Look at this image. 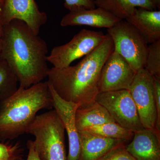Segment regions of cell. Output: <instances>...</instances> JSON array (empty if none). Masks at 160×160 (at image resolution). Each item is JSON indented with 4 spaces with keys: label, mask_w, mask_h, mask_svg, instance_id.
<instances>
[{
    "label": "cell",
    "mask_w": 160,
    "mask_h": 160,
    "mask_svg": "<svg viewBox=\"0 0 160 160\" xmlns=\"http://www.w3.org/2000/svg\"><path fill=\"white\" fill-rule=\"evenodd\" d=\"M126 149L137 160H160V136L150 129L143 128L134 132Z\"/></svg>",
    "instance_id": "14"
},
{
    "label": "cell",
    "mask_w": 160,
    "mask_h": 160,
    "mask_svg": "<svg viewBox=\"0 0 160 160\" xmlns=\"http://www.w3.org/2000/svg\"><path fill=\"white\" fill-rule=\"evenodd\" d=\"M95 101L104 106L115 122L132 132L144 128L129 90L101 92Z\"/></svg>",
    "instance_id": "8"
},
{
    "label": "cell",
    "mask_w": 160,
    "mask_h": 160,
    "mask_svg": "<svg viewBox=\"0 0 160 160\" xmlns=\"http://www.w3.org/2000/svg\"><path fill=\"white\" fill-rule=\"evenodd\" d=\"M106 36L102 31L82 29L68 43L53 47L47 56V62L56 68L68 67L75 60L93 51L102 42Z\"/></svg>",
    "instance_id": "6"
},
{
    "label": "cell",
    "mask_w": 160,
    "mask_h": 160,
    "mask_svg": "<svg viewBox=\"0 0 160 160\" xmlns=\"http://www.w3.org/2000/svg\"><path fill=\"white\" fill-rule=\"evenodd\" d=\"M144 128L157 133V112L156 106L153 76L145 68L139 70L129 89Z\"/></svg>",
    "instance_id": "7"
},
{
    "label": "cell",
    "mask_w": 160,
    "mask_h": 160,
    "mask_svg": "<svg viewBox=\"0 0 160 160\" xmlns=\"http://www.w3.org/2000/svg\"><path fill=\"white\" fill-rule=\"evenodd\" d=\"M64 6L69 11L76 8L93 9L96 7L94 0H64Z\"/></svg>",
    "instance_id": "23"
},
{
    "label": "cell",
    "mask_w": 160,
    "mask_h": 160,
    "mask_svg": "<svg viewBox=\"0 0 160 160\" xmlns=\"http://www.w3.org/2000/svg\"><path fill=\"white\" fill-rule=\"evenodd\" d=\"M102 137L122 140L127 142L132 138L134 132L116 122H111L92 127L83 130Z\"/></svg>",
    "instance_id": "18"
},
{
    "label": "cell",
    "mask_w": 160,
    "mask_h": 160,
    "mask_svg": "<svg viewBox=\"0 0 160 160\" xmlns=\"http://www.w3.org/2000/svg\"><path fill=\"white\" fill-rule=\"evenodd\" d=\"M80 150L77 160H99L126 141L102 137L86 131H79Z\"/></svg>",
    "instance_id": "13"
},
{
    "label": "cell",
    "mask_w": 160,
    "mask_h": 160,
    "mask_svg": "<svg viewBox=\"0 0 160 160\" xmlns=\"http://www.w3.org/2000/svg\"><path fill=\"white\" fill-rule=\"evenodd\" d=\"M46 42L25 22L13 20L4 28L0 59L5 60L23 89L42 82L49 69Z\"/></svg>",
    "instance_id": "1"
},
{
    "label": "cell",
    "mask_w": 160,
    "mask_h": 160,
    "mask_svg": "<svg viewBox=\"0 0 160 160\" xmlns=\"http://www.w3.org/2000/svg\"><path fill=\"white\" fill-rule=\"evenodd\" d=\"M3 2H4V0H0V2H1V3H3Z\"/></svg>",
    "instance_id": "27"
},
{
    "label": "cell",
    "mask_w": 160,
    "mask_h": 160,
    "mask_svg": "<svg viewBox=\"0 0 160 160\" xmlns=\"http://www.w3.org/2000/svg\"><path fill=\"white\" fill-rule=\"evenodd\" d=\"M101 8L121 20H126L136 8L150 10L160 9V0H94Z\"/></svg>",
    "instance_id": "16"
},
{
    "label": "cell",
    "mask_w": 160,
    "mask_h": 160,
    "mask_svg": "<svg viewBox=\"0 0 160 160\" xmlns=\"http://www.w3.org/2000/svg\"><path fill=\"white\" fill-rule=\"evenodd\" d=\"M2 15L5 25L12 20H21L36 35L47 21V14L40 11L35 0H4Z\"/></svg>",
    "instance_id": "10"
},
{
    "label": "cell",
    "mask_w": 160,
    "mask_h": 160,
    "mask_svg": "<svg viewBox=\"0 0 160 160\" xmlns=\"http://www.w3.org/2000/svg\"><path fill=\"white\" fill-rule=\"evenodd\" d=\"M154 79V90L157 120L156 123V130L160 134V78L153 77Z\"/></svg>",
    "instance_id": "24"
},
{
    "label": "cell",
    "mask_w": 160,
    "mask_h": 160,
    "mask_svg": "<svg viewBox=\"0 0 160 160\" xmlns=\"http://www.w3.org/2000/svg\"><path fill=\"white\" fill-rule=\"evenodd\" d=\"M114 46L113 51L122 57L135 71L145 68L148 43L137 29L122 20L107 29Z\"/></svg>",
    "instance_id": "5"
},
{
    "label": "cell",
    "mask_w": 160,
    "mask_h": 160,
    "mask_svg": "<svg viewBox=\"0 0 160 160\" xmlns=\"http://www.w3.org/2000/svg\"><path fill=\"white\" fill-rule=\"evenodd\" d=\"M144 68L153 77L160 78V40L148 46Z\"/></svg>",
    "instance_id": "20"
},
{
    "label": "cell",
    "mask_w": 160,
    "mask_h": 160,
    "mask_svg": "<svg viewBox=\"0 0 160 160\" xmlns=\"http://www.w3.org/2000/svg\"><path fill=\"white\" fill-rule=\"evenodd\" d=\"M27 147L29 150V152L26 160H42L35 149L33 141L29 140L28 141Z\"/></svg>",
    "instance_id": "25"
},
{
    "label": "cell",
    "mask_w": 160,
    "mask_h": 160,
    "mask_svg": "<svg viewBox=\"0 0 160 160\" xmlns=\"http://www.w3.org/2000/svg\"><path fill=\"white\" fill-rule=\"evenodd\" d=\"M22 149L19 143L0 142V160H22Z\"/></svg>",
    "instance_id": "21"
},
{
    "label": "cell",
    "mask_w": 160,
    "mask_h": 160,
    "mask_svg": "<svg viewBox=\"0 0 160 160\" xmlns=\"http://www.w3.org/2000/svg\"><path fill=\"white\" fill-rule=\"evenodd\" d=\"M136 72L122 57L113 51L101 70L100 92L129 90Z\"/></svg>",
    "instance_id": "9"
},
{
    "label": "cell",
    "mask_w": 160,
    "mask_h": 160,
    "mask_svg": "<svg viewBox=\"0 0 160 160\" xmlns=\"http://www.w3.org/2000/svg\"><path fill=\"white\" fill-rule=\"evenodd\" d=\"M52 99V108L62 121L69 141V153L67 160H77L80 144L78 131L76 124V112L79 105L60 97L48 82Z\"/></svg>",
    "instance_id": "11"
},
{
    "label": "cell",
    "mask_w": 160,
    "mask_h": 160,
    "mask_svg": "<svg viewBox=\"0 0 160 160\" xmlns=\"http://www.w3.org/2000/svg\"><path fill=\"white\" fill-rule=\"evenodd\" d=\"M121 20L101 8L86 9L80 7L72 9L64 16L60 25L62 27L86 26L109 29Z\"/></svg>",
    "instance_id": "12"
},
{
    "label": "cell",
    "mask_w": 160,
    "mask_h": 160,
    "mask_svg": "<svg viewBox=\"0 0 160 160\" xmlns=\"http://www.w3.org/2000/svg\"><path fill=\"white\" fill-rule=\"evenodd\" d=\"M146 39L148 44L160 40V11L136 8L126 19Z\"/></svg>",
    "instance_id": "15"
},
{
    "label": "cell",
    "mask_w": 160,
    "mask_h": 160,
    "mask_svg": "<svg viewBox=\"0 0 160 160\" xmlns=\"http://www.w3.org/2000/svg\"><path fill=\"white\" fill-rule=\"evenodd\" d=\"M5 26V24L3 20L2 15V3L0 2V52L2 50V46Z\"/></svg>",
    "instance_id": "26"
},
{
    "label": "cell",
    "mask_w": 160,
    "mask_h": 160,
    "mask_svg": "<svg viewBox=\"0 0 160 160\" xmlns=\"http://www.w3.org/2000/svg\"><path fill=\"white\" fill-rule=\"evenodd\" d=\"M113 49V42L107 33L102 42L77 65L49 69L47 82L63 99L78 104L79 107L88 105L100 93L101 70Z\"/></svg>",
    "instance_id": "2"
},
{
    "label": "cell",
    "mask_w": 160,
    "mask_h": 160,
    "mask_svg": "<svg viewBox=\"0 0 160 160\" xmlns=\"http://www.w3.org/2000/svg\"><path fill=\"white\" fill-rule=\"evenodd\" d=\"M18 83L17 77L8 64L0 59V103L16 92Z\"/></svg>",
    "instance_id": "19"
},
{
    "label": "cell",
    "mask_w": 160,
    "mask_h": 160,
    "mask_svg": "<svg viewBox=\"0 0 160 160\" xmlns=\"http://www.w3.org/2000/svg\"><path fill=\"white\" fill-rule=\"evenodd\" d=\"M99 160H137L126 149V143L117 146Z\"/></svg>",
    "instance_id": "22"
},
{
    "label": "cell",
    "mask_w": 160,
    "mask_h": 160,
    "mask_svg": "<svg viewBox=\"0 0 160 160\" xmlns=\"http://www.w3.org/2000/svg\"><path fill=\"white\" fill-rule=\"evenodd\" d=\"M65 129L54 109L37 115L26 133L34 137L35 149L42 160H67Z\"/></svg>",
    "instance_id": "4"
},
{
    "label": "cell",
    "mask_w": 160,
    "mask_h": 160,
    "mask_svg": "<svg viewBox=\"0 0 160 160\" xmlns=\"http://www.w3.org/2000/svg\"><path fill=\"white\" fill-rule=\"evenodd\" d=\"M22 160H23V159H22Z\"/></svg>",
    "instance_id": "28"
},
{
    "label": "cell",
    "mask_w": 160,
    "mask_h": 160,
    "mask_svg": "<svg viewBox=\"0 0 160 160\" xmlns=\"http://www.w3.org/2000/svg\"><path fill=\"white\" fill-rule=\"evenodd\" d=\"M75 120L78 132L92 126L115 122L107 109L95 101L86 106L78 107L76 112Z\"/></svg>",
    "instance_id": "17"
},
{
    "label": "cell",
    "mask_w": 160,
    "mask_h": 160,
    "mask_svg": "<svg viewBox=\"0 0 160 160\" xmlns=\"http://www.w3.org/2000/svg\"><path fill=\"white\" fill-rule=\"evenodd\" d=\"M46 109H52L47 82L26 89L18 87L14 94L0 103V141L14 139L26 133L38 112Z\"/></svg>",
    "instance_id": "3"
}]
</instances>
